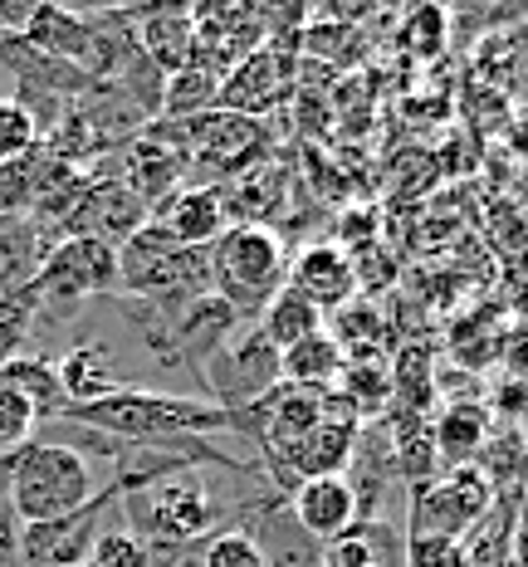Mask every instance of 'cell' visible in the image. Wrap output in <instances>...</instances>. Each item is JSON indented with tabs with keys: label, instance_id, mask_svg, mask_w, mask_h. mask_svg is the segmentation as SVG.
I'll return each mask as SVG.
<instances>
[{
	"label": "cell",
	"instance_id": "cell-1",
	"mask_svg": "<svg viewBox=\"0 0 528 567\" xmlns=\"http://www.w3.org/2000/svg\"><path fill=\"white\" fill-rule=\"evenodd\" d=\"M64 425H84L117 445H186L206 435L235 431V416L220 411L210 396H182V392H147V386H117L103 401L69 406Z\"/></svg>",
	"mask_w": 528,
	"mask_h": 567
},
{
	"label": "cell",
	"instance_id": "cell-2",
	"mask_svg": "<svg viewBox=\"0 0 528 567\" xmlns=\"http://www.w3.org/2000/svg\"><path fill=\"white\" fill-rule=\"evenodd\" d=\"M99 494L93 460L69 441H30L25 451L10 455L6 480V509L15 524H54V518L79 514Z\"/></svg>",
	"mask_w": 528,
	"mask_h": 567
},
{
	"label": "cell",
	"instance_id": "cell-3",
	"mask_svg": "<svg viewBox=\"0 0 528 567\" xmlns=\"http://www.w3.org/2000/svg\"><path fill=\"white\" fill-rule=\"evenodd\" d=\"M117 289H127L133 299H143L162 323H172L186 303L210 293L206 250H186V245H176L162 226L147 220L143 230L117 245Z\"/></svg>",
	"mask_w": 528,
	"mask_h": 567
},
{
	"label": "cell",
	"instance_id": "cell-4",
	"mask_svg": "<svg viewBox=\"0 0 528 567\" xmlns=\"http://www.w3.org/2000/svg\"><path fill=\"white\" fill-rule=\"evenodd\" d=\"M210 293L235 318H260L289 279V245L275 226H226L206 250Z\"/></svg>",
	"mask_w": 528,
	"mask_h": 567
},
{
	"label": "cell",
	"instance_id": "cell-5",
	"mask_svg": "<svg viewBox=\"0 0 528 567\" xmlns=\"http://www.w3.org/2000/svg\"><path fill=\"white\" fill-rule=\"evenodd\" d=\"M127 509H133V534L147 543V548H167V543H201L210 528L220 524L216 499H210V489L201 480L186 470V475H172V480H157L147 484V489H127L123 494ZM123 509V514H127Z\"/></svg>",
	"mask_w": 528,
	"mask_h": 567
},
{
	"label": "cell",
	"instance_id": "cell-6",
	"mask_svg": "<svg viewBox=\"0 0 528 567\" xmlns=\"http://www.w3.org/2000/svg\"><path fill=\"white\" fill-rule=\"evenodd\" d=\"M30 289H34V318L44 309H74V303L99 299V293H117V245L93 240V235L59 240L44 255L40 275L30 279Z\"/></svg>",
	"mask_w": 528,
	"mask_h": 567
},
{
	"label": "cell",
	"instance_id": "cell-7",
	"mask_svg": "<svg viewBox=\"0 0 528 567\" xmlns=\"http://www.w3.org/2000/svg\"><path fill=\"white\" fill-rule=\"evenodd\" d=\"M495 509V484L479 465L445 470L411 489V524L406 534H431V538H455L465 543L479 528V518Z\"/></svg>",
	"mask_w": 528,
	"mask_h": 567
},
{
	"label": "cell",
	"instance_id": "cell-8",
	"mask_svg": "<svg viewBox=\"0 0 528 567\" xmlns=\"http://www.w3.org/2000/svg\"><path fill=\"white\" fill-rule=\"evenodd\" d=\"M123 499V484H103L79 514L54 518V524H20V563L25 567H84L93 538L103 534V514Z\"/></svg>",
	"mask_w": 528,
	"mask_h": 567
},
{
	"label": "cell",
	"instance_id": "cell-9",
	"mask_svg": "<svg viewBox=\"0 0 528 567\" xmlns=\"http://www.w3.org/2000/svg\"><path fill=\"white\" fill-rule=\"evenodd\" d=\"M289 289L299 293V299H309L313 309L323 313V323L333 318L338 309H348L352 299H358L362 279H358V259L348 250H338L333 240H309L299 255L289 259Z\"/></svg>",
	"mask_w": 528,
	"mask_h": 567
},
{
	"label": "cell",
	"instance_id": "cell-10",
	"mask_svg": "<svg viewBox=\"0 0 528 567\" xmlns=\"http://www.w3.org/2000/svg\"><path fill=\"white\" fill-rule=\"evenodd\" d=\"M147 220L162 226L176 245H186V250H210V245L220 240V230L230 226L226 196H220V186H210V182L172 186V192L147 210Z\"/></svg>",
	"mask_w": 528,
	"mask_h": 567
},
{
	"label": "cell",
	"instance_id": "cell-11",
	"mask_svg": "<svg viewBox=\"0 0 528 567\" xmlns=\"http://www.w3.org/2000/svg\"><path fill=\"white\" fill-rule=\"evenodd\" d=\"M293 79H289V59L279 54V44H260L255 54H245L240 64L220 79L216 89V109L220 113H240V117H265L269 109L289 99Z\"/></svg>",
	"mask_w": 528,
	"mask_h": 567
},
{
	"label": "cell",
	"instance_id": "cell-12",
	"mask_svg": "<svg viewBox=\"0 0 528 567\" xmlns=\"http://www.w3.org/2000/svg\"><path fill=\"white\" fill-rule=\"evenodd\" d=\"M289 514L299 518V528L313 543H333L338 534H348L358 524V494H352L348 475L299 480L289 494Z\"/></svg>",
	"mask_w": 528,
	"mask_h": 567
},
{
	"label": "cell",
	"instance_id": "cell-13",
	"mask_svg": "<svg viewBox=\"0 0 528 567\" xmlns=\"http://www.w3.org/2000/svg\"><path fill=\"white\" fill-rule=\"evenodd\" d=\"M123 20H137V44H143L147 64L157 69L162 79L182 74V69L196 64V25H191V10L186 6H167V10H133Z\"/></svg>",
	"mask_w": 528,
	"mask_h": 567
},
{
	"label": "cell",
	"instance_id": "cell-14",
	"mask_svg": "<svg viewBox=\"0 0 528 567\" xmlns=\"http://www.w3.org/2000/svg\"><path fill=\"white\" fill-rule=\"evenodd\" d=\"M245 514L255 518V528H245L255 543H260L269 567H323V543H313L299 528V518L289 514V504L279 499H250L240 504Z\"/></svg>",
	"mask_w": 528,
	"mask_h": 567
},
{
	"label": "cell",
	"instance_id": "cell-15",
	"mask_svg": "<svg viewBox=\"0 0 528 567\" xmlns=\"http://www.w3.org/2000/svg\"><path fill=\"white\" fill-rule=\"evenodd\" d=\"M328 567H406V534L392 518H358L323 548Z\"/></svg>",
	"mask_w": 528,
	"mask_h": 567
},
{
	"label": "cell",
	"instance_id": "cell-16",
	"mask_svg": "<svg viewBox=\"0 0 528 567\" xmlns=\"http://www.w3.org/2000/svg\"><path fill=\"white\" fill-rule=\"evenodd\" d=\"M54 372H59V392H64L69 406H89V401H103L108 392L123 386V382H117L108 342H99V338L79 342V348H69L64 358H54Z\"/></svg>",
	"mask_w": 528,
	"mask_h": 567
},
{
	"label": "cell",
	"instance_id": "cell-17",
	"mask_svg": "<svg viewBox=\"0 0 528 567\" xmlns=\"http://www.w3.org/2000/svg\"><path fill=\"white\" fill-rule=\"evenodd\" d=\"M431 441H436V460L445 470L475 465L479 451L489 445V406H479V401H451L431 421Z\"/></svg>",
	"mask_w": 528,
	"mask_h": 567
},
{
	"label": "cell",
	"instance_id": "cell-18",
	"mask_svg": "<svg viewBox=\"0 0 528 567\" xmlns=\"http://www.w3.org/2000/svg\"><path fill=\"white\" fill-rule=\"evenodd\" d=\"M343 368H348V352L328 338V328L279 352V382L299 386V392H333Z\"/></svg>",
	"mask_w": 528,
	"mask_h": 567
},
{
	"label": "cell",
	"instance_id": "cell-19",
	"mask_svg": "<svg viewBox=\"0 0 528 567\" xmlns=\"http://www.w3.org/2000/svg\"><path fill=\"white\" fill-rule=\"evenodd\" d=\"M0 386L25 396L30 406L40 411V421H59L69 406L64 392H59L54 358H44V352H20V358H10L6 368H0Z\"/></svg>",
	"mask_w": 528,
	"mask_h": 567
},
{
	"label": "cell",
	"instance_id": "cell-20",
	"mask_svg": "<svg viewBox=\"0 0 528 567\" xmlns=\"http://www.w3.org/2000/svg\"><path fill=\"white\" fill-rule=\"evenodd\" d=\"M260 333L275 342L279 352L293 348V342H303V338H313V333H323V313L313 309L309 299H299V293L289 289H279L275 299H269V309L260 313Z\"/></svg>",
	"mask_w": 528,
	"mask_h": 567
},
{
	"label": "cell",
	"instance_id": "cell-21",
	"mask_svg": "<svg viewBox=\"0 0 528 567\" xmlns=\"http://www.w3.org/2000/svg\"><path fill=\"white\" fill-rule=\"evenodd\" d=\"M338 392L358 406V416H377L386 401H392V372L377 358H348L343 377H338Z\"/></svg>",
	"mask_w": 528,
	"mask_h": 567
},
{
	"label": "cell",
	"instance_id": "cell-22",
	"mask_svg": "<svg viewBox=\"0 0 528 567\" xmlns=\"http://www.w3.org/2000/svg\"><path fill=\"white\" fill-rule=\"evenodd\" d=\"M216 89L220 79L206 74V69H182V74H172L167 84H162V113L167 117H196L206 109H216Z\"/></svg>",
	"mask_w": 528,
	"mask_h": 567
},
{
	"label": "cell",
	"instance_id": "cell-23",
	"mask_svg": "<svg viewBox=\"0 0 528 567\" xmlns=\"http://www.w3.org/2000/svg\"><path fill=\"white\" fill-rule=\"evenodd\" d=\"M34 147H40V117L20 99H0V167L25 162Z\"/></svg>",
	"mask_w": 528,
	"mask_h": 567
},
{
	"label": "cell",
	"instance_id": "cell-24",
	"mask_svg": "<svg viewBox=\"0 0 528 567\" xmlns=\"http://www.w3.org/2000/svg\"><path fill=\"white\" fill-rule=\"evenodd\" d=\"M89 567H152V548L127 524H108L93 538Z\"/></svg>",
	"mask_w": 528,
	"mask_h": 567
},
{
	"label": "cell",
	"instance_id": "cell-25",
	"mask_svg": "<svg viewBox=\"0 0 528 567\" xmlns=\"http://www.w3.org/2000/svg\"><path fill=\"white\" fill-rule=\"evenodd\" d=\"M34 431H40V411H34L20 392L0 386V460L25 451V445L34 441Z\"/></svg>",
	"mask_w": 528,
	"mask_h": 567
},
{
	"label": "cell",
	"instance_id": "cell-26",
	"mask_svg": "<svg viewBox=\"0 0 528 567\" xmlns=\"http://www.w3.org/2000/svg\"><path fill=\"white\" fill-rule=\"evenodd\" d=\"M445 40H451V16H445L441 6H421V10H411V16L402 20V44H406V54L436 59V54L445 50Z\"/></svg>",
	"mask_w": 528,
	"mask_h": 567
},
{
	"label": "cell",
	"instance_id": "cell-27",
	"mask_svg": "<svg viewBox=\"0 0 528 567\" xmlns=\"http://www.w3.org/2000/svg\"><path fill=\"white\" fill-rule=\"evenodd\" d=\"M196 567H269V563H265L260 543L245 534V528H220V534L206 538Z\"/></svg>",
	"mask_w": 528,
	"mask_h": 567
},
{
	"label": "cell",
	"instance_id": "cell-28",
	"mask_svg": "<svg viewBox=\"0 0 528 567\" xmlns=\"http://www.w3.org/2000/svg\"><path fill=\"white\" fill-rule=\"evenodd\" d=\"M406 567H465V543L406 534Z\"/></svg>",
	"mask_w": 528,
	"mask_h": 567
},
{
	"label": "cell",
	"instance_id": "cell-29",
	"mask_svg": "<svg viewBox=\"0 0 528 567\" xmlns=\"http://www.w3.org/2000/svg\"><path fill=\"white\" fill-rule=\"evenodd\" d=\"M504 147H509L519 162H528V103L509 109V117H504Z\"/></svg>",
	"mask_w": 528,
	"mask_h": 567
},
{
	"label": "cell",
	"instance_id": "cell-30",
	"mask_svg": "<svg viewBox=\"0 0 528 567\" xmlns=\"http://www.w3.org/2000/svg\"><path fill=\"white\" fill-rule=\"evenodd\" d=\"M15 534H20V524L10 518L6 504H0V567H25V563H20V543H15Z\"/></svg>",
	"mask_w": 528,
	"mask_h": 567
},
{
	"label": "cell",
	"instance_id": "cell-31",
	"mask_svg": "<svg viewBox=\"0 0 528 567\" xmlns=\"http://www.w3.org/2000/svg\"><path fill=\"white\" fill-rule=\"evenodd\" d=\"M509 548H514V563H519V567H528V518H524V528H514Z\"/></svg>",
	"mask_w": 528,
	"mask_h": 567
},
{
	"label": "cell",
	"instance_id": "cell-32",
	"mask_svg": "<svg viewBox=\"0 0 528 567\" xmlns=\"http://www.w3.org/2000/svg\"><path fill=\"white\" fill-rule=\"evenodd\" d=\"M519 16H524V20H528V10H519Z\"/></svg>",
	"mask_w": 528,
	"mask_h": 567
},
{
	"label": "cell",
	"instance_id": "cell-33",
	"mask_svg": "<svg viewBox=\"0 0 528 567\" xmlns=\"http://www.w3.org/2000/svg\"><path fill=\"white\" fill-rule=\"evenodd\" d=\"M84 567H89V563H84Z\"/></svg>",
	"mask_w": 528,
	"mask_h": 567
},
{
	"label": "cell",
	"instance_id": "cell-34",
	"mask_svg": "<svg viewBox=\"0 0 528 567\" xmlns=\"http://www.w3.org/2000/svg\"><path fill=\"white\" fill-rule=\"evenodd\" d=\"M323 567H328V563H323Z\"/></svg>",
	"mask_w": 528,
	"mask_h": 567
}]
</instances>
